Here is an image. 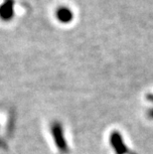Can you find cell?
<instances>
[{"instance_id":"obj_4","label":"cell","mask_w":153,"mask_h":154,"mask_svg":"<svg viewBox=\"0 0 153 154\" xmlns=\"http://www.w3.org/2000/svg\"><path fill=\"white\" fill-rule=\"evenodd\" d=\"M56 18L60 23L68 24V23H71L74 19V13L69 7L61 6L56 10Z\"/></svg>"},{"instance_id":"obj_5","label":"cell","mask_w":153,"mask_h":154,"mask_svg":"<svg viewBox=\"0 0 153 154\" xmlns=\"http://www.w3.org/2000/svg\"><path fill=\"white\" fill-rule=\"evenodd\" d=\"M147 99L151 101V103H153V94H149V96L147 97ZM149 116L151 117V119H153V109H151L150 110H149Z\"/></svg>"},{"instance_id":"obj_3","label":"cell","mask_w":153,"mask_h":154,"mask_svg":"<svg viewBox=\"0 0 153 154\" xmlns=\"http://www.w3.org/2000/svg\"><path fill=\"white\" fill-rule=\"evenodd\" d=\"M15 0H4L0 4V19L3 21H10L14 17Z\"/></svg>"},{"instance_id":"obj_1","label":"cell","mask_w":153,"mask_h":154,"mask_svg":"<svg viewBox=\"0 0 153 154\" xmlns=\"http://www.w3.org/2000/svg\"><path fill=\"white\" fill-rule=\"evenodd\" d=\"M51 133L58 150L64 154L69 152V146H68L67 139L65 137L63 126L59 121H54L51 124Z\"/></svg>"},{"instance_id":"obj_2","label":"cell","mask_w":153,"mask_h":154,"mask_svg":"<svg viewBox=\"0 0 153 154\" xmlns=\"http://www.w3.org/2000/svg\"><path fill=\"white\" fill-rule=\"evenodd\" d=\"M109 142L112 148L115 149V154H128V149L125 143L123 142L122 136L118 131H112L109 136Z\"/></svg>"}]
</instances>
